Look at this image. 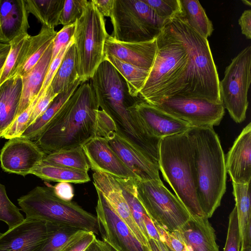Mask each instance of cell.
<instances>
[{"instance_id":"cell-1","label":"cell","mask_w":251,"mask_h":251,"mask_svg":"<svg viewBox=\"0 0 251 251\" xmlns=\"http://www.w3.org/2000/svg\"><path fill=\"white\" fill-rule=\"evenodd\" d=\"M99 108L90 83H82L34 142L45 154L82 146L98 136Z\"/></svg>"},{"instance_id":"cell-2","label":"cell","mask_w":251,"mask_h":251,"mask_svg":"<svg viewBox=\"0 0 251 251\" xmlns=\"http://www.w3.org/2000/svg\"><path fill=\"white\" fill-rule=\"evenodd\" d=\"M156 53L138 97L155 105L180 91L187 73L189 52L168 23L156 38Z\"/></svg>"},{"instance_id":"cell-3","label":"cell","mask_w":251,"mask_h":251,"mask_svg":"<svg viewBox=\"0 0 251 251\" xmlns=\"http://www.w3.org/2000/svg\"><path fill=\"white\" fill-rule=\"evenodd\" d=\"M194 142L197 195L205 217L209 219L220 205L226 190L225 156L213 127H191Z\"/></svg>"},{"instance_id":"cell-4","label":"cell","mask_w":251,"mask_h":251,"mask_svg":"<svg viewBox=\"0 0 251 251\" xmlns=\"http://www.w3.org/2000/svg\"><path fill=\"white\" fill-rule=\"evenodd\" d=\"M195 147L188 130L160 140L159 170L191 216L205 217L197 195Z\"/></svg>"},{"instance_id":"cell-5","label":"cell","mask_w":251,"mask_h":251,"mask_svg":"<svg viewBox=\"0 0 251 251\" xmlns=\"http://www.w3.org/2000/svg\"><path fill=\"white\" fill-rule=\"evenodd\" d=\"M167 23L183 42L189 56L187 73L180 91L176 95L222 103L220 79L208 39L200 34L178 16Z\"/></svg>"},{"instance_id":"cell-6","label":"cell","mask_w":251,"mask_h":251,"mask_svg":"<svg viewBox=\"0 0 251 251\" xmlns=\"http://www.w3.org/2000/svg\"><path fill=\"white\" fill-rule=\"evenodd\" d=\"M25 218L74 226L99 234L96 216L75 202L65 201L54 193L53 186H37L18 199Z\"/></svg>"},{"instance_id":"cell-7","label":"cell","mask_w":251,"mask_h":251,"mask_svg":"<svg viewBox=\"0 0 251 251\" xmlns=\"http://www.w3.org/2000/svg\"><path fill=\"white\" fill-rule=\"evenodd\" d=\"M109 34L104 17L92 0H88L81 17L75 23L73 35L79 79L89 80L104 60V46Z\"/></svg>"},{"instance_id":"cell-8","label":"cell","mask_w":251,"mask_h":251,"mask_svg":"<svg viewBox=\"0 0 251 251\" xmlns=\"http://www.w3.org/2000/svg\"><path fill=\"white\" fill-rule=\"evenodd\" d=\"M110 18L111 36L124 42L154 40L166 25L143 0H114Z\"/></svg>"},{"instance_id":"cell-9","label":"cell","mask_w":251,"mask_h":251,"mask_svg":"<svg viewBox=\"0 0 251 251\" xmlns=\"http://www.w3.org/2000/svg\"><path fill=\"white\" fill-rule=\"evenodd\" d=\"M137 198L152 220L171 232L179 229L191 217L188 211L161 180L135 179Z\"/></svg>"},{"instance_id":"cell-10","label":"cell","mask_w":251,"mask_h":251,"mask_svg":"<svg viewBox=\"0 0 251 251\" xmlns=\"http://www.w3.org/2000/svg\"><path fill=\"white\" fill-rule=\"evenodd\" d=\"M251 46L249 45L232 60L219 82L222 103L237 123H241L246 119L251 82Z\"/></svg>"},{"instance_id":"cell-11","label":"cell","mask_w":251,"mask_h":251,"mask_svg":"<svg viewBox=\"0 0 251 251\" xmlns=\"http://www.w3.org/2000/svg\"><path fill=\"white\" fill-rule=\"evenodd\" d=\"M155 106L191 127L219 125L225 114L222 103L177 95L163 99Z\"/></svg>"},{"instance_id":"cell-12","label":"cell","mask_w":251,"mask_h":251,"mask_svg":"<svg viewBox=\"0 0 251 251\" xmlns=\"http://www.w3.org/2000/svg\"><path fill=\"white\" fill-rule=\"evenodd\" d=\"M96 206L99 233L103 240L118 251H151L142 245L120 218L101 193L96 190Z\"/></svg>"},{"instance_id":"cell-13","label":"cell","mask_w":251,"mask_h":251,"mask_svg":"<svg viewBox=\"0 0 251 251\" xmlns=\"http://www.w3.org/2000/svg\"><path fill=\"white\" fill-rule=\"evenodd\" d=\"M45 155L30 139L21 136L11 138L1 150V167L6 172L25 176L42 163Z\"/></svg>"},{"instance_id":"cell-14","label":"cell","mask_w":251,"mask_h":251,"mask_svg":"<svg viewBox=\"0 0 251 251\" xmlns=\"http://www.w3.org/2000/svg\"><path fill=\"white\" fill-rule=\"evenodd\" d=\"M47 237L46 221L25 218L19 225L0 233V251H38Z\"/></svg>"},{"instance_id":"cell-15","label":"cell","mask_w":251,"mask_h":251,"mask_svg":"<svg viewBox=\"0 0 251 251\" xmlns=\"http://www.w3.org/2000/svg\"><path fill=\"white\" fill-rule=\"evenodd\" d=\"M93 178L96 190L101 193L136 238L142 245L150 248L149 241L142 233L133 220L122 190L115 177L103 172H95L93 174Z\"/></svg>"},{"instance_id":"cell-16","label":"cell","mask_w":251,"mask_h":251,"mask_svg":"<svg viewBox=\"0 0 251 251\" xmlns=\"http://www.w3.org/2000/svg\"><path fill=\"white\" fill-rule=\"evenodd\" d=\"M82 148L90 168L95 172H103L117 178L138 179L104 137L96 136L83 145Z\"/></svg>"},{"instance_id":"cell-17","label":"cell","mask_w":251,"mask_h":251,"mask_svg":"<svg viewBox=\"0 0 251 251\" xmlns=\"http://www.w3.org/2000/svg\"><path fill=\"white\" fill-rule=\"evenodd\" d=\"M133 107L145 129L152 137L161 139L186 132L191 127L187 123L140 99L134 103Z\"/></svg>"},{"instance_id":"cell-18","label":"cell","mask_w":251,"mask_h":251,"mask_svg":"<svg viewBox=\"0 0 251 251\" xmlns=\"http://www.w3.org/2000/svg\"><path fill=\"white\" fill-rule=\"evenodd\" d=\"M156 39L143 42L118 41L111 35L104 46V57L112 56L135 67L150 70L156 53Z\"/></svg>"},{"instance_id":"cell-19","label":"cell","mask_w":251,"mask_h":251,"mask_svg":"<svg viewBox=\"0 0 251 251\" xmlns=\"http://www.w3.org/2000/svg\"><path fill=\"white\" fill-rule=\"evenodd\" d=\"M226 173L232 182L250 184L251 179V124L236 139L225 158Z\"/></svg>"},{"instance_id":"cell-20","label":"cell","mask_w":251,"mask_h":251,"mask_svg":"<svg viewBox=\"0 0 251 251\" xmlns=\"http://www.w3.org/2000/svg\"><path fill=\"white\" fill-rule=\"evenodd\" d=\"M108 145L126 166L141 181L161 180L159 167L137 151L115 131L105 135Z\"/></svg>"},{"instance_id":"cell-21","label":"cell","mask_w":251,"mask_h":251,"mask_svg":"<svg viewBox=\"0 0 251 251\" xmlns=\"http://www.w3.org/2000/svg\"><path fill=\"white\" fill-rule=\"evenodd\" d=\"M173 232L183 242L187 251H219L215 230L205 217L191 215Z\"/></svg>"},{"instance_id":"cell-22","label":"cell","mask_w":251,"mask_h":251,"mask_svg":"<svg viewBox=\"0 0 251 251\" xmlns=\"http://www.w3.org/2000/svg\"><path fill=\"white\" fill-rule=\"evenodd\" d=\"M28 15L25 0H0V43L10 44L28 33Z\"/></svg>"},{"instance_id":"cell-23","label":"cell","mask_w":251,"mask_h":251,"mask_svg":"<svg viewBox=\"0 0 251 251\" xmlns=\"http://www.w3.org/2000/svg\"><path fill=\"white\" fill-rule=\"evenodd\" d=\"M22 92L20 76H14L0 86V138L16 118Z\"/></svg>"},{"instance_id":"cell-24","label":"cell","mask_w":251,"mask_h":251,"mask_svg":"<svg viewBox=\"0 0 251 251\" xmlns=\"http://www.w3.org/2000/svg\"><path fill=\"white\" fill-rule=\"evenodd\" d=\"M52 47V42L35 66L22 76V92L16 117L30 104L40 91L51 62Z\"/></svg>"},{"instance_id":"cell-25","label":"cell","mask_w":251,"mask_h":251,"mask_svg":"<svg viewBox=\"0 0 251 251\" xmlns=\"http://www.w3.org/2000/svg\"><path fill=\"white\" fill-rule=\"evenodd\" d=\"M47 237L38 251H68L89 232L74 226L46 222Z\"/></svg>"},{"instance_id":"cell-26","label":"cell","mask_w":251,"mask_h":251,"mask_svg":"<svg viewBox=\"0 0 251 251\" xmlns=\"http://www.w3.org/2000/svg\"><path fill=\"white\" fill-rule=\"evenodd\" d=\"M250 184H240L232 182L233 195L237 212L240 236V251L251 246Z\"/></svg>"},{"instance_id":"cell-27","label":"cell","mask_w":251,"mask_h":251,"mask_svg":"<svg viewBox=\"0 0 251 251\" xmlns=\"http://www.w3.org/2000/svg\"><path fill=\"white\" fill-rule=\"evenodd\" d=\"M79 79L76 54L73 42L67 50L50 86L54 94L58 95L68 91Z\"/></svg>"},{"instance_id":"cell-28","label":"cell","mask_w":251,"mask_h":251,"mask_svg":"<svg viewBox=\"0 0 251 251\" xmlns=\"http://www.w3.org/2000/svg\"><path fill=\"white\" fill-rule=\"evenodd\" d=\"M56 33L54 28L42 25L38 34L30 36L22 65L15 76L22 77L35 66L52 42Z\"/></svg>"},{"instance_id":"cell-29","label":"cell","mask_w":251,"mask_h":251,"mask_svg":"<svg viewBox=\"0 0 251 251\" xmlns=\"http://www.w3.org/2000/svg\"><path fill=\"white\" fill-rule=\"evenodd\" d=\"M82 83L79 79L68 91L58 94L43 114L27 127L21 137L32 141L35 140L50 124L63 105Z\"/></svg>"},{"instance_id":"cell-30","label":"cell","mask_w":251,"mask_h":251,"mask_svg":"<svg viewBox=\"0 0 251 251\" xmlns=\"http://www.w3.org/2000/svg\"><path fill=\"white\" fill-rule=\"evenodd\" d=\"M182 13L178 15L200 34L208 39L213 31V25L198 0H180Z\"/></svg>"},{"instance_id":"cell-31","label":"cell","mask_w":251,"mask_h":251,"mask_svg":"<svg viewBox=\"0 0 251 251\" xmlns=\"http://www.w3.org/2000/svg\"><path fill=\"white\" fill-rule=\"evenodd\" d=\"M42 179L57 182L84 183L90 181L88 172L41 163L31 172Z\"/></svg>"},{"instance_id":"cell-32","label":"cell","mask_w":251,"mask_h":251,"mask_svg":"<svg viewBox=\"0 0 251 251\" xmlns=\"http://www.w3.org/2000/svg\"><path fill=\"white\" fill-rule=\"evenodd\" d=\"M65 0H25L28 13L33 15L43 26L54 28L60 24Z\"/></svg>"},{"instance_id":"cell-33","label":"cell","mask_w":251,"mask_h":251,"mask_svg":"<svg viewBox=\"0 0 251 251\" xmlns=\"http://www.w3.org/2000/svg\"><path fill=\"white\" fill-rule=\"evenodd\" d=\"M30 36L28 33L21 34L10 43V49L0 75V86L17 74L22 65Z\"/></svg>"},{"instance_id":"cell-34","label":"cell","mask_w":251,"mask_h":251,"mask_svg":"<svg viewBox=\"0 0 251 251\" xmlns=\"http://www.w3.org/2000/svg\"><path fill=\"white\" fill-rule=\"evenodd\" d=\"M42 163L86 172L90 168L82 146L46 154Z\"/></svg>"},{"instance_id":"cell-35","label":"cell","mask_w":251,"mask_h":251,"mask_svg":"<svg viewBox=\"0 0 251 251\" xmlns=\"http://www.w3.org/2000/svg\"><path fill=\"white\" fill-rule=\"evenodd\" d=\"M108 61L125 79L130 95L138 97V95L149 75L147 71L125 63L112 56H105Z\"/></svg>"},{"instance_id":"cell-36","label":"cell","mask_w":251,"mask_h":251,"mask_svg":"<svg viewBox=\"0 0 251 251\" xmlns=\"http://www.w3.org/2000/svg\"><path fill=\"white\" fill-rule=\"evenodd\" d=\"M24 220L20 209L8 198L4 185L0 183V221L5 222L9 229Z\"/></svg>"},{"instance_id":"cell-37","label":"cell","mask_w":251,"mask_h":251,"mask_svg":"<svg viewBox=\"0 0 251 251\" xmlns=\"http://www.w3.org/2000/svg\"><path fill=\"white\" fill-rule=\"evenodd\" d=\"M165 23L182 13L180 0H143Z\"/></svg>"},{"instance_id":"cell-38","label":"cell","mask_w":251,"mask_h":251,"mask_svg":"<svg viewBox=\"0 0 251 251\" xmlns=\"http://www.w3.org/2000/svg\"><path fill=\"white\" fill-rule=\"evenodd\" d=\"M37 96L30 104L12 123L2 136L6 139L20 137L28 127V123L33 107L37 100Z\"/></svg>"},{"instance_id":"cell-39","label":"cell","mask_w":251,"mask_h":251,"mask_svg":"<svg viewBox=\"0 0 251 251\" xmlns=\"http://www.w3.org/2000/svg\"><path fill=\"white\" fill-rule=\"evenodd\" d=\"M87 1L86 0H65L60 17V24L66 26L75 24L82 15Z\"/></svg>"},{"instance_id":"cell-40","label":"cell","mask_w":251,"mask_h":251,"mask_svg":"<svg viewBox=\"0 0 251 251\" xmlns=\"http://www.w3.org/2000/svg\"><path fill=\"white\" fill-rule=\"evenodd\" d=\"M240 246L238 215L235 206L228 217L227 233L224 251H240Z\"/></svg>"},{"instance_id":"cell-41","label":"cell","mask_w":251,"mask_h":251,"mask_svg":"<svg viewBox=\"0 0 251 251\" xmlns=\"http://www.w3.org/2000/svg\"><path fill=\"white\" fill-rule=\"evenodd\" d=\"M75 27V24L63 26L61 30L57 32L52 41L51 61L72 40Z\"/></svg>"},{"instance_id":"cell-42","label":"cell","mask_w":251,"mask_h":251,"mask_svg":"<svg viewBox=\"0 0 251 251\" xmlns=\"http://www.w3.org/2000/svg\"><path fill=\"white\" fill-rule=\"evenodd\" d=\"M57 95L54 94L50 85L41 96L38 97L37 100L31 112L28 126L43 114Z\"/></svg>"},{"instance_id":"cell-43","label":"cell","mask_w":251,"mask_h":251,"mask_svg":"<svg viewBox=\"0 0 251 251\" xmlns=\"http://www.w3.org/2000/svg\"><path fill=\"white\" fill-rule=\"evenodd\" d=\"M153 222L159 235L160 241L163 242L171 251H187L183 242L173 232H169L156 222Z\"/></svg>"},{"instance_id":"cell-44","label":"cell","mask_w":251,"mask_h":251,"mask_svg":"<svg viewBox=\"0 0 251 251\" xmlns=\"http://www.w3.org/2000/svg\"><path fill=\"white\" fill-rule=\"evenodd\" d=\"M73 42L74 40L73 38L69 44L64 48L53 60L51 61L46 75L42 88L38 95V97L41 96L50 85L51 81L61 63L67 50Z\"/></svg>"},{"instance_id":"cell-45","label":"cell","mask_w":251,"mask_h":251,"mask_svg":"<svg viewBox=\"0 0 251 251\" xmlns=\"http://www.w3.org/2000/svg\"><path fill=\"white\" fill-rule=\"evenodd\" d=\"M55 194L65 201H71L74 196V189L72 185L67 182H59L53 186Z\"/></svg>"},{"instance_id":"cell-46","label":"cell","mask_w":251,"mask_h":251,"mask_svg":"<svg viewBox=\"0 0 251 251\" xmlns=\"http://www.w3.org/2000/svg\"><path fill=\"white\" fill-rule=\"evenodd\" d=\"M242 34L248 39L251 38V10H245L238 20Z\"/></svg>"},{"instance_id":"cell-47","label":"cell","mask_w":251,"mask_h":251,"mask_svg":"<svg viewBox=\"0 0 251 251\" xmlns=\"http://www.w3.org/2000/svg\"><path fill=\"white\" fill-rule=\"evenodd\" d=\"M99 12L103 17L110 16L114 0H91Z\"/></svg>"},{"instance_id":"cell-48","label":"cell","mask_w":251,"mask_h":251,"mask_svg":"<svg viewBox=\"0 0 251 251\" xmlns=\"http://www.w3.org/2000/svg\"><path fill=\"white\" fill-rule=\"evenodd\" d=\"M96 238V234L89 232L68 251H85Z\"/></svg>"},{"instance_id":"cell-49","label":"cell","mask_w":251,"mask_h":251,"mask_svg":"<svg viewBox=\"0 0 251 251\" xmlns=\"http://www.w3.org/2000/svg\"><path fill=\"white\" fill-rule=\"evenodd\" d=\"M144 225L150 239L160 241L159 235L151 219L146 212L144 217Z\"/></svg>"},{"instance_id":"cell-50","label":"cell","mask_w":251,"mask_h":251,"mask_svg":"<svg viewBox=\"0 0 251 251\" xmlns=\"http://www.w3.org/2000/svg\"><path fill=\"white\" fill-rule=\"evenodd\" d=\"M85 251H118L107 242L96 238Z\"/></svg>"},{"instance_id":"cell-51","label":"cell","mask_w":251,"mask_h":251,"mask_svg":"<svg viewBox=\"0 0 251 251\" xmlns=\"http://www.w3.org/2000/svg\"><path fill=\"white\" fill-rule=\"evenodd\" d=\"M149 244L151 251H170L168 247L161 241L150 239Z\"/></svg>"},{"instance_id":"cell-52","label":"cell","mask_w":251,"mask_h":251,"mask_svg":"<svg viewBox=\"0 0 251 251\" xmlns=\"http://www.w3.org/2000/svg\"><path fill=\"white\" fill-rule=\"evenodd\" d=\"M10 49V44H0V56L8 51Z\"/></svg>"},{"instance_id":"cell-53","label":"cell","mask_w":251,"mask_h":251,"mask_svg":"<svg viewBox=\"0 0 251 251\" xmlns=\"http://www.w3.org/2000/svg\"><path fill=\"white\" fill-rule=\"evenodd\" d=\"M9 51L0 56V72L2 69Z\"/></svg>"},{"instance_id":"cell-54","label":"cell","mask_w":251,"mask_h":251,"mask_svg":"<svg viewBox=\"0 0 251 251\" xmlns=\"http://www.w3.org/2000/svg\"><path fill=\"white\" fill-rule=\"evenodd\" d=\"M240 251H251V246L248 247L243 250Z\"/></svg>"},{"instance_id":"cell-55","label":"cell","mask_w":251,"mask_h":251,"mask_svg":"<svg viewBox=\"0 0 251 251\" xmlns=\"http://www.w3.org/2000/svg\"><path fill=\"white\" fill-rule=\"evenodd\" d=\"M242 1L244 2H245V4L248 5L249 6H251V1L247 0H242Z\"/></svg>"},{"instance_id":"cell-56","label":"cell","mask_w":251,"mask_h":251,"mask_svg":"<svg viewBox=\"0 0 251 251\" xmlns=\"http://www.w3.org/2000/svg\"><path fill=\"white\" fill-rule=\"evenodd\" d=\"M1 71L0 72V75Z\"/></svg>"},{"instance_id":"cell-57","label":"cell","mask_w":251,"mask_h":251,"mask_svg":"<svg viewBox=\"0 0 251 251\" xmlns=\"http://www.w3.org/2000/svg\"><path fill=\"white\" fill-rule=\"evenodd\" d=\"M169 251H170V250H169Z\"/></svg>"},{"instance_id":"cell-58","label":"cell","mask_w":251,"mask_h":251,"mask_svg":"<svg viewBox=\"0 0 251 251\" xmlns=\"http://www.w3.org/2000/svg\"></svg>"}]
</instances>
